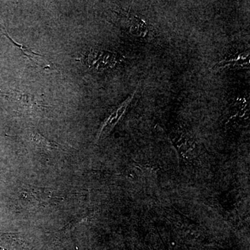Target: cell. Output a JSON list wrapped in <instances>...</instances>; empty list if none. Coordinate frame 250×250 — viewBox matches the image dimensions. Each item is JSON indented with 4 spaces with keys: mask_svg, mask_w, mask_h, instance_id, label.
Segmentation results:
<instances>
[{
    "mask_svg": "<svg viewBox=\"0 0 250 250\" xmlns=\"http://www.w3.org/2000/svg\"><path fill=\"white\" fill-rule=\"evenodd\" d=\"M0 95L9 102L14 109L22 114H35L47 108V105L36 98L35 95L24 90H0Z\"/></svg>",
    "mask_w": 250,
    "mask_h": 250,
    "instance_id": "cell-1",
    "label": "cell"
},
{
    "mask_svg": "<svg viewBox=\"0 0 250 250\" xmlns=\"http://www.w3.org/2000/svg\"><path fill=\"white\" fill-rule=\"evenodd\" d=\"M3 27H4V26H3ZM4 35L11 41V43H12L15 47H16V48L19 49L21 52H22V54H24L26 57H27L33 63L35 64L36 66L40 67V68L42 69V70H50V71L55 70V71H57V68H56L55 65H54L52 62H49L48 59L46 58L45 57H44L42 54L34 52L31 47H27V46L23 45V44L18 43V42H16V41L9 36L7 31H6V29H5V27H4Z\"/></svg>",
    "mask_w": 250,
    "mask_h": 250,
    "instance_id": "cell-2",
    "label": "cell"
},
{
    "mask_svg": "<svg viewBox=\"0 0 250 250\" xmlns=\"http://www.w3.org/2000/svg\"><path fill=\"white\" fill-rule=\"evenodd\" d=\"M30 246L19 234L0 233V250H29Z\"/></svg>",
    "mask_w": 250,
    "mask_h": 250,
    "instance_id": "cell-3",
    "label": "cell"
},
{
    "mask_svg": "<svg viewBox=\"0 0 250 250\" xmlns=\"http://www.w3.org/2000/svg\"><path fill=\"white\" fill-rule=\"evenodd\" d=\"M90 62L92 66L97 69H105L111 67L116 62L114 54L108 51H97L94 52Z\"/></svg>",
    "mask_w": 250,
    "mask_h": 250,
    "instance_id": "cell-4",
    "label": "cell"
},
{
    "mask_svg": "<svg viewBox=\"0 0 250 250\" xmlns=\"http://www.w3.org/2000/svg\"><path fill=\"white\" fill-rule=\"evenodd\" d=\"M135 95H136V93H134L131 96L126 99L124 103L122 104L121 106L117 108L116 111L113 112L111 116H109L107 121H106V123L104 125L103 129L101 130V132H100V137L102 136V134H105V133L111 130L112 128L115 126V125L121 119V117L123 116V114L126 112L127 108L129 107L130 104L132 102Z\"/></svg>",
    "mask_w": 250,
    "mask_h": 250,
    "instance_id": "cell-5",
    "label": "cell"
},
{
    "mask_svg": "<svg viewBox=\"0 0 250 250\" xmlns=\"http://www.w3.org/2000/svg\"><path fill=\"white\" fill-rule=\"evenodd\" d=\"M250 65V54H236L230 56L229 58L224 59L217 64L218 67H229L231 68H247Z\"/></svg>",
    "mask_w": 250,
    "mask_h": 250,
    "instance_id": "cell-6",
    "label": "cell"
},
{
    "mask_svg": "<svg viewBox=\"0 0 250 250\" xmlns=\"http://www.w3.org/2000/svg\"><path fill=\"white\" fill-rule=\"evenodd\" d=\"M31 139H32V141L36 143L41 147L47 148L49 149H57L59 148L58 145L47 141V139L42 137L41 135L38 134V133H33L31 134Z\"/></svg>",
    "mask_w": 250,
    "mask_h": 250,
    "instance_id": "cell-7",
    "label": "cell"
}]
</instances>
